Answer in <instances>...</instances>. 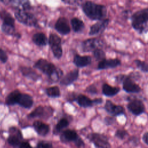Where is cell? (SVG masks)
Masks as SVG:
<instances>
[{"label": "cell", "instance_id": "6da1fadb", "mask_svg": "<svg viewBox=\"0 0 148 148\" xmlns=\"http://www.w3.org/2000/svg\"><path fill=\"white\" fill-rule=\"evenodd\" d=\"M34 68L45 74L52 82H57L61 79L63 71L57 68L54 64L44 58H39L34 64Z\"/></svg>", "mask_w": 148, "mask_h": 148}, {"label": "cell", "instance_id": "7a4b0ae2", "mask_svg": "<svg viewBox=\"0 0 148 148\" xmlns=\"http://www.w3.org/2000/svg\"><path fill=\"white\" fill-rule=\"evenodd\" d=\"M84 14L91 20H101L105 18L107 9L105 6L97 4L91 1H86L82 5Z\"/></svg>", "mask_w": 148, "mask_h": 148}, {"label": "cell", "instance_id": "3957f363", "mask_svg": "<svg viewBox=\"0 0 148 148\" xmlns=\"http://www.w3.org/2000/svg\"><path fill=\"white\" fill-rule=\"evenodd\" d=\"M132 28L139 34H142L147 29L148 8H145L134 13L131 17Z\"/></svg>", "mask_w": 148, "mask_h": 148}, {"label": "cell", "instance_id": "277c9868", "mask_svg": "<svg viewBox=\"0 0 148 148\" xmlns=\"http://www.w3.org/2000/svg\"><path fill=\"white\" fill-rule=\"evenodd\" d=\"M10 101L12 105L17 104L25 109L31 108L34 103V100L31 95L21 92L17 89L13 90L12 92Z\"/></svg>", "mask_w": 148, "mask_h": 148}, {"label": "cell", "instance_id": "5b68a950", "mask_svg": "<svg viewBox=\"0 0 148 148\" xmlns=\"http://www.w3.org/2000/svg\"><path fill=\"white\" fill-rule=\"evenodd\" d=\"M126 99L128 101L127 108L133 115L139 116L145 112L146 107L142 100L134 96L127 97Z\"/></svg>", "mask_w": 148, "mask_h": 148}, {"label": "cell", "instance_id": "8992f818", "mask_svg": "<svg viewBox=\"0 0 148 148\" xmlns=\"http://www.w3.org/2000/svg\"><path fill=\"white\" fill-rule=\"evenodd\" d=\"M60 140L65 143L72 142L79 147L85 146V143L83 139L79 136L77 133L73 130L68 129L63 131L60 135Z\"/></svg>", "mask_w": 148, "mask_h": 148}, {"label": "cell", "instance_id": "52a82bcc", "mask_svg": "<svg viewBox=\"0 0 148 148\" xmlns=\"http://www.w3.org/2000/svg\"><path fill=\"white\" fill-rule=\"evenodd\" d=\"M14 16L18 21L25 25L34 27H38L36 18L32 13L27 12V10L17 9L14 13Z\"/></svg>", "mask_w": 148, "mask_h": 148}, {"label": "cell", "instance_id": "ba28073f", "mask_svg": "<svg viewBox=\"0 0 148 148\" xmlns=\"http://www.w3.org/2000/svg\"><path fill=\"white\" fill-rule=\"evenodd\" d=\"M87 138L94 145L95 147L110 148L111 145L108 137L104 134L92 132L88 134Z\"/></svg>", "mask_w": 148, "mask_h": 148}, {"label": "cell", "instance_id": "9c48e42d", "mask_svg": "<svg viewBox=\"0 0 148 148\" xmlns=\"http://www.w3.org/2000/svg\"><path fill=\"white\" fill-rule=\"evenodd\" d=\"M54 113V109L50 106L39 105L29 113L27 117L30 119L39 118L47 120L51 117Z\"/></svg>", "mask_w": 148, "mask_h": 148}, {"label": "cell", "instance_id": "30bf717a", "mask_svg": "<svg viewBox=\"0 0 148 148\" xmlns=\"http://www.w3.org/2000/svg\"><path fill=\"white\" fill-rule=\"evenodd\" d=\"M48 43L54 56L57 59L60 58L62 56L61 38L57 34H50L48 39Z\"/></svg>", "mask_w": 148, "mask_h": 148}, {"label": "cell", "instance_id": "8fae6325", "mask_svg": "<svg viewBox=\"0 0 148 148\" xmlns=\"http://www.w3.org/2000/svg\"><path fill=\"white\" fill-rule=\"evenodd\" d=\"M9 135L7 138V142L10 146L18 147L23 139V136L21 131L16 127H11L9 129Z\"/></svg>", "mask_w": 148, "mask_h": 148}, {"label": "cell", "instance_id": "7c38bea8", "mask_svg": "<svg viewBox=\"0 0 148 148\" xmlns=\"http://www.w3.org/2000/svg\"><path fill=\"white\" fill-rule=\"evenodd\" d=\"M103 108L109 115L114 117L125 115V108L122 105L115 104L109 99H107L105 101Z\"/></svg>", "mask_w": 148, "mask_h": 148}, {"label": "cell", "instance_id": "4fadbf2b", "mask_svg": "<svg viewBox=\"0 0 148 148\" xmlns=\"http://www.w3.org/2000/svg\"><path fill=\"white\" fill-rule=\"evenodd\" d=\"M76 101L80 107L89 108L102 103L103 99L102 98H96L92 99L84 94H80L77 95Z\"/></svg>", "mask_w": 148, "mask_h": 148}, {"label": "cell", "instance_id": "5bb4252c", "mask_svg": "<svg viewBox=\"0 0 148 148\" xmlns=\"http://www.w3.org/2000/svg\"><path fill=\"white\" fill-rule=\"evenodd\" d=\"M103 42L98 38H91L83 40L81 43V49L83 52H90L98 47H102Z\"/></svg>", "mask_w": 148, "mask_h": 148}, {"label": "cell", "instance_id": "9a60e30c", "mask_svg": "<svg viewBox=\"0 0 148 148\" xmlns=\"http://www.w3.org/2000/svg\"><path fill=\"white\" fill-rule=\"evenodd\" d=\"M134 80H133L130 76L125 75L123 82H122L123 89L127 93L131 94H137L142 91V88L140 86L136 83Z\"/></svg>", "mask_w": 148, "mask_h": 148}, {"label": "cell", "instance_id": "2e32d148", "mask_svg": "<svg viewBox=\"0 0 148 148\" xmlns=\"http://www.w3.org/2000/svg\"><path fill=\"white\" fill-rule=\"evenodd\" d=\"M121 65V61L117 58H104L98 61L97 65L98 70H104L108 69H113Z\"/></svg>", "mask_w": 148, "mask_h": 148}, {"label": "cell", "instance_id": "e0dca14e", "mask_svg": "<svg viewBox=\"0 0 148 148\" xmlns=\"http://www.w3.org/2000/svg\"><path fill=\"white\" fill-rule=\"evenodd\" d=\"M110 20L109 18H104L92 25L90 28L88 35L94 36L102 33L108 27Z\"/></svg>", "mask_w": 148, "mask_h": 148}, {"label": "cell", "instance_id": "ac0fdd59", "mask_svg": "<svg viewBox=\"0 0 148 148\" xmlns=\"http://www.w3.org/2000/svg\"><path fill=\"white\" fill-rule=\"evenodd\" d=\"M56 31L61 35L68 34L71 31V28L68 20L65 17L59 18L54 25Z\"/></svg>", "mask_w": 148, "mask_h": 148}, {"label": "cell", "instance_id": "d6986e66", "mask_svg": "<svg viewBox=\"0 0 148 148\" xmlns=\"http://www.w3.org/2000/svg\"><path fill=\"white\" fill-rule=\"evenodd\" d=\"M79 71L78 69H75L67 73L60 80V84L63 86H69L72 84L79 77Z\"/></svg>", "mask_w": 148, "mask_h": 148}, {"label": "cell", "instance_id": "ffe728a7", "mask_svg": "<svg viewBox=\"0 0 148 148\" xmlns=\"http://www.w3.org/2000/svg\"><path fill=\"white\" fill-rule=\"evenodd\" d=\"M32 125L36 133L42 136H46L50 130V127L49 124L40 120H36L34 121Z\"/></svg>", "mask_w": 148, "mask_h": 148}, {"label": "cell", "instance_id": "44dd1931", "mask_svg": "<svg viewBox=\"0 0 148 148\" xmlns=\"http://www.w3.org/2000/svg\"><path fill=\"white\" fill-rule=\"evenodd\" d=\"M19 70L24 77L33 81H37L39 80L41 77L40 75H39L35 70H34L31 67L20 66Z\"/></svg>", "mask_w": 148, "mask_h": 148}, {"label": "cell", "instance_id": "7402d4cb", "mask_svg": "<svg viewBox=\"0 0 148 148\" xmlns=\"http://www.w3.org/2000/svg\"><path fill=\"white\" fill-rule=\"evenodd\" d=\"M92 58L89 56H80L75 54L73 57V62L78 68H83L91 64Z\"/></svg>", "mask_w": 148, "mask_h": 148}, {"label": "cell", "instance_id": "603a6c76", "mask_svg": "<svg viewBox=\"0 0 148 148\" xmlns=\"http://www.w3.org/2000/svg\"><path fill=\"white\" fill-rule=\"evenodd\" d=\"M120 91V88L119 87L112 86L108 83H104L102 86V93L103 95L108 97H113L116 95Z\"/></svg>", "mask_w": 148, "mask_h": 148}, {"label": "cell", "instance_id": "cb8c5ba5", "mask_svg": "<svg viewBox=\"0 0 148 148\" xmlns=\"http://www.w3.org/2000/svg\"><path fill=\"white\" fill-rule=\"evenodd\" d=\"M33 42L38 46H45L48 43V39L46 35L42 32H38L32 36Z\"/></svg>", "mask_w": 148, "mask_h": 148}, {"label": "cell", "instance_id": "d4e9b609", "mask_svg": "<svg viewBox=\"0 0 148 148\" xmlns=\"http://www.w3.org/2000/svg\"><path fill=\"white\" fill-rule=\"evenodd\" d=\"M1 29L2 31L6 35L14 36L17 38H21V35L16 32L15 26L13 25L2 23V24L1 25Z\"/></svg>", "mask_w": 148, "mask_h": 148}, {"label": "cell", "instance_id": "484cf974", "mask_svg": "<svg viewBox=\"0 0 148 148\" xmlns=\"http://www.w3.org/2000/svg\"><path fill=\"white\" fill-rule=\"evenodd\" d=\"M72 29L74 32L79 33L82 32L84 28V24L83 21L77 17H74L71 21Z\"/></svg>", "mask_w": 148, "mask_h": 148}, {"label": "cell", "instance_id": "4316f807", "mask_svg": "<svg viewBox=\"0 0 148 148\" xmlns=\"http://www.w3.org/2000/svg\"><path fill=\"white\" fill-rule=\"evenodd\" d=\"M69 124V122L68 120L65 117L61 118L58 122L57 123L54 130V134H58L60 132H61L64 129L68 127Z\"/></svg>", "mask_w": 148, "mask_h": 148}, {"label": "cell", "instance_id": "83f0119b", "mask_svg": "<svg viewBox=\"0 0 148 148\" xmlns=\"http://www.w3.org/2000/svg\"><path fill=\"white\" fill-rule=\"evenodd\" d=\"M46 95L51 98H58L61 95V92L58 86H54L47 87L45 89Z\"/></svg>", "mask_w": 148, "mask_h": 148}, {"label": "cell", "instance_id": "f1b7e54d", "mask_svg": "<svg viewBox=\"0 0 148 148\" xmlns=\"http://www.w3.org/2000/svg\"><path fill=\"white\" fill-rule=\"evenodd\" d=\"M134 62L138 69L143 73H148V63L139 59H135Z\"/></svg>", "mask_w": 148, "mask_h": 148}, {"label": "cell", "instance_id": "f546056e", "mask_svg": "<svg viewBox=\"0 0 148 148\" xmlns=\"http://www.w3.org/2000/svg\"><path fill=\"white\" fill-rule=\"evenodd\" d=\"M92 52L96 61H99L106 58V53L101 47H98Z\"/></svg>", "mask_w": 148, "mask_h": 148}, {"label": "cell", "instance_id": "4dcf8cb0", "mask_svg": "<svg viewBox=\"0 0 148 148\" xmlns=\"http://www.w3.org/2000/svg\"><path fill=\"white\" fill-rule=\"evenodd\" d=\"M0 17L3 20V23L12 24L14 25V20L11 15L6 12H2L0 13Z\"/></svg>", "mask_w": 148, "mask_h": 148}, {"label": "cell", "instance_id": "1f68e13d", "mask_svg": "<svg viewBox=\"0 0 148 148\" xmlns=\"http://www.w3.org/2000/svg\"><path fill=\"white\" fill-rule=\"evenodd\" d=\"M114 136L115 138H117L119 140H124L126 137L129 136L128 132L123 128H119L117 129L116 132H114Z\"/></svg>", "mask_w": 148, "mask_h": 148}, {"label": "cell", "instance_id": "d6a6232c", "mask_svg": "<svg viewBox=\"0 0 148 148\" xmlns=\"http://www.w3.org/2000/svg\"><path fill=\"white\" fill-rule=\"evenodd\" d=\"M116 117H114L113 116L109 115L105 117L103 119V123L106 126H110L114 124L116 122Z\"/></svg>", "mask_w": 148, "mask_h": 148}, {"label": "cell", "instance_id": "836d02e7", "mask_svg": "<svg viewBox=\"0 0 148 148\" xmlns=\"http://www.w3.org/2000/svg\"><path fill=\"white\" fill-rule=\"evenodd\" d=\"M86 91L91 95H97L98 93V89L94 84H91L87 86L86 88Z\"/></svg>", "mask_w": 148, "mask_h": 148}, {"label": "cell", "instance_id": "e575fe53", "mask_svg": "<svg viewBox=\"0 0 148 148\" xmlns=\"http://www.w3.org/2000/svg\"><path fill=\"white\" fill-rule=\"evenodd\" d=\"M53 145L47 141L45 140H42L38 142L36 147H42V148H50L53 147Z\"/></svg>", "mask_w": 148, "mask_h": 148}, {"label": "cell", "instance_id": "d590c367", "mask_svg": "<svg viewBox=\"0 0 148 148\" xmlns=\"http://www.w3.org/2000/svg\"><path fill=\"white\" fill-rule=\"evenodd\" d=\"M8 56L6 53V51L0 48V61L2 63H5L8 61Z\"/></svg>", "mask_w": 148, "mask_h": 148}, {"label": "cell", "instance_id": "8d00e7d4", "mask_svg": "<svg viewBox=\"0 0 148 148\" xmlns=\"http://www.w3.org/2000/svg\"><path fill=\"white\" fill-rule=\"evenodd\" d=\"M128 75H129L130 76V77H131L133 80H134L135 81L139 80L140 79L141 77H142L141 74H140L139 72H136V71L131 72H130V73H128Z\"/></svg>", "mask_w": 148, "mask_h": 148}, {"label": "cell", "instance_id": "74e56055", "mask_svg": "<svg viewBox=\"0 0 148 148\" xmlns=\"http://www.w3.org/2000/svg\"><path fill=\"white\" fill-rule=\"evenodd\" d=\"M125 76V74L123 73H120L118 75H116L114 76V79L116 83L117 84H122V82L124 80V79Z\"/></svg>", "mask_w": 148, "mask_h": 148}, {"label": "cell", "instance_id": "f35d334b", "mask_svg": "<svg viewBox=\"0 0 148 148\" xmlns=\"http://www.w3.org/2000/svg\"><path fill=\"white\" fill-rule=\"evenodd\" d=\"M128 142L130 144L134 146H136L138 145L139 143V140L138 138L136 136H132L128 139Z\"/></svg>", "mask_w": 148, "mask_h": 148}, {"label": "cell", "instance_id": "ab89813d", "mask_svg": "<svg viewBox=\"0 0 148 148\" xmlns=\"http://www.w3.org/2000/svg\"><path fill=\"white\" fill-rule=\"evenodd\" d=\"M77 96V95L76 93H75L74 92H72L66 96V100L69 102H73V101H76Z\"/></svg>", "mask_w": 148, "mask_h": 148}, {"label": "cell", "instance_id": "60d3db41", "mask_svg": "<svg viewBox=\"0 0 148 148\" xmlns=\"http://www.w3.org/2000/svg\"><path fill=\"white\" fill-rule=\"evenodd\" d=\"M65 3L71 5H79L83 0H62Z\"/></svg>", "mask_w": 148, "mask_h": 148}, {"label": "cell", "instance_id": "b9f144b4", "mask_svg": "<svg viewBox=\"0 0 148 148\" xmlns=\"http://www.w3.org/2000/svg\"><path fill=\"white\" fill-rule=\"evenodd\" d=\"M142 140L143 142V143L147 145L148 146V131L145 132L142 136Z\"/></svg>", "mask_w": 148, "mask_h": 148}, {"label": "cell", "instance_id": "7bdbcfd3", "mask_svg": "<svg viewBox=\"0 0 148 148\" xmlns=\"http://www.w3.org/2000/svg\"><path fill=\"white\" fill-rule=\"evenodd\" d=\"M31 145L27 141H22L21 144L19 146V147L21 148H25V147H31Z\"/></svg>", "mask_w": 148, "mask_h": 148}, {"label": "cell", "instance_id": "ee69618b", "mask_svg": "<svg viewBox=\"0 0 148 148\" xmlns=\"http://www.w3.org/2000/svg\"><path fill=\"white\" fill-rule=\"evenodd\" d=\"M0 1H2L5 4H8L12 1V0H0Z\"/></svg>", "mask_w": 148, "mask_h": 148}]
</instances>
